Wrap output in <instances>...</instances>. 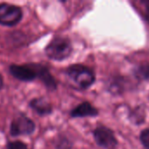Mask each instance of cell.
I'll return each mask as SVG.
<instances>
[{"instance_id": "9", "label": "cell", "mask_w": 149, "mask_h": 149, "mask_svg": "<svg viewBox=\"0 0 149 149\" xmlns=\"http://www.w3.org/2000/svg\"><path fill=\"white\" fill-rule=\"evenodd\" d=\"M98 114L97 110L93 107L89 102H84L80 106L76 107L72 112L71 116L73 118H82V117H88V116H96Z\"/></svg>"}, {"instance_id": "4", "label": "cell", "mask_w": 149, "mask_h": 149, "mask_svg": "<svg viewBox=\"0 0 149 149\" xmlns=\"http://www.w3.org/2000/svg\"><path fill=\"white\" fill-rule=\"evenodd\" d=\"M34 131V122L24 114H19L14 118L10 125V134L13 137L19 135H29Z\"/></svg>"}, {"instance_id": "1", "label": "cell", "mask_w": 149, "mask_h": 149, "mask_svg": "<svg viewBox=\"0 0 149 149\" xmlns=\"http://www.w3.org/2000/svg\"><path fill=\"white\" fill-rule=\"evenodd\" d=\"M45 52L49 58L54 60H62L70 55L72 47L70 41L68 38L56 37L47 45Z\"/></svg>"}, {"instance_id": "11", "label": "cell", "mask_w": 149, "mask_h": 149, "mask_svg": "<svg viewBox=\"0 0 149 149\" xmlns=\"http://www.w3.org/2000/svg\"><path fill=\"white\" fill-rule=\"evenodd\" d=\"M6 149H28L27 146L19 141H10L6 145Z\"/></svg>"}, {"instance_id": "12", "label": "cell", "mask_w": 149, "mask_h": 149, "mask_svg": "<svg viewBox=\"0 0 149 149\" xmlns=\"http://www.w3.org/2000/svg\"><path fill=\"white\" fill-rule=\"evenodd\" d=\"M70 148H71V144L68 139L62 138V139L58 140V142L56 144L57 149H70Z\"/></svg>"}, {"instance_id": "16", "label": "cell", "mask_w": 149, "mask_h": 149, "mask_svg": "<svg viewBox=\"0 0 149 149\" xmlns=\"http://www.w3.org/2000/svg\"><path fill=\"white\" fill-rule=\"evenodd\" d=\"M146 18H147L148 22L149 23V10H148V13H147V15H146Z\"/></svg>"}, {"instance_id": "15", "label": "cell", "mask_w": 149, "mask_h": 149, "mask_svg": "<svg viewBox=\"0 0 149 149\" xmlns=\"http://www.w3.org/2000/svg\"><path fill=\"white\" fill-rule=\"evenodd\" d=\"M3 86H4V80H3V77L0 73V90L3 88Z\"/></svg>"}, {"instance_id": "13", "label": "cell", "mask_w": 149, "mask_h": 149, "mask_svg": "<svg viewBox=\"0 0 149 149\" xmlns=\"http://www.w3.org/2000/svg\"><path fill=\"white\" fill-rule=\"evenodd\" d=\"M141 141L146 149H149V129L142 131L141 134Z\"/></svg>"}, {"instance_id": "7", "label": "cell", "mask_w": 149, "mask_h": 149, "mask_svg": "<svg viewBox=\"0 0 149 149\" xmlns=\"http://www.w3.org/2000/svg\"><path fill=\"white\" fill-rule=\"evenodd\" d=\"M34 68L37 72V76L38 79H40L41 80V82L46 86V87L51 91H54L56 89V81L54 79V78L51 75V73L49 72L48 69L45 66L42 65L40 64H36L33 63Z\"/></svg>"}, {"instance_id": "10", "label": "cell", "mask_w": 149, "mask_h": 149, "mask_svg": "<svg viewBox=\"0 0 149 149\" xmlns=\"http://www.w3.org/2000/svg\"><path fill=\"white\" fill-rule=\"evenodd\" d=\"M135 74L138 78L142 79H149V65H142L139 66L135 71Z\"/></svg>"}, {"instance_id": "2", "label": "cell", "mask_w": 149, "mask_h": 149, "mask_svg": "<svg viewBox=\"0 0 149 149\" xmlns=\"http://www.w3.org/2000/svg\"><path fill=\"white\" fill-rule=\"evenodd\" d=\"M23 17L22 9L15 4L8 3H0V24L4 26H14Z\"/></svg>"}, {"instance_id": "14", "label": "cell", "mask_w": 149, "mask_h": 149, "mask_svg": "<svg viewBox=\"0 0 149 149\" xmlns=\"http://www.w3.org/2000/svg\"><path fill=\"white\" fill-rule=\"evenodd\" d=\"M142 2V3L146 6V8L148 9V10H149V0H143V1H141Z\"/></svg>"}, {"instance_id": "8", "label": "cell", "mask_w": 149, "mask_h": 149, "mask_svg": "<svg viewBox=\"0 0 149 149\" xmlns=\"http://www.w3.org/2000/svg\"><path fill=\"white\" fill-rule=\"evenodd\" d=\"M29 107L38 114L43 116L52 113V106L43 98H35L29 102Z\"/></svg>"}, {"instance_id": "5", "label": "cell", "mask_w": 149, "mask_h": 149, "mask_svg": "<svg viewBox=\"0 0 149 149\" xmlns=\"http://www.w3.org/2000/svg\"><path fill=\"white\" fill-rule=\"evenodd\" d=\"M9 72L15 79L21 81H32L38 78L33 63L25 65L12 64L9 66Z\"/></svg>"}, {"instance_id": "6", "label": "cell", "mask_w": 149, "mask_h": 149, "mask_svg": "<svg viewBox=\"0 0 149 149\" xmlns=\"http://www.w3.org/2000/svg\"><path fill=\"white\" fill-rule=\"evenodd\" d=\"M94 138L97 143L105 149H115L118 144L112 131L106 127H97L94 131Z\"/></svg>"}, {"instance_id": "3", "label": "cell", "mask_w": 149, "mask_h": 149, "mask_svg": "<svg viewBox=\"0 0 149 149\" xmlns=\"http://www.w3.org/2000/svg\"><path fill=\"white\" fill-rule=\"evenodd\" d=\"M68 76L82 88L90 86L95 81L93 72L86 66L81 65H75L68 69Z\"/></svg>"}]
</instances>
